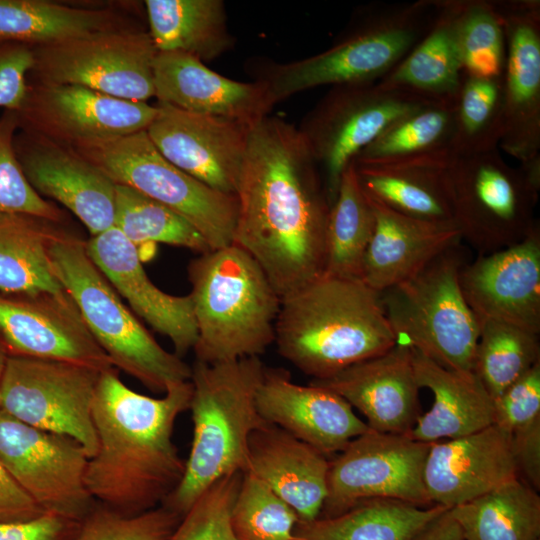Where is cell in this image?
<instances>
[{"instance_id": "7bdbcfd3", "label": "cell", "mask_w": 540, "mask_h": 540, "mask_svg": "<svg viewBox=\"0 0 540 540\" xmlns=\"http://www.w3.org/2000/svg\"><path fill=\"white\" fill-rule=\"evenodd\" d=\"M299 522L293 508L250 472L243 473L231 510L239 540H293Z\"/></svg>"}, {"instance_id": "f35d334b", "label": "cell", "mask_w": 540, "mask_h": 540, "mask_svg": "<svg viewBox=\"0 0 540 540\" xmlns=\"http://www.w3.org/2000/svg\"><path fill=\"white\" fill-rule=\"evenodd\" d=\"M503 75L463 74L454 100L452 153L469 155L497 150L503 135Z\"/></svg>"}, {"instance_id": "e0dca14e", "label": "cell", "mask_w": 540, "mask_h": 540, "mask_svg": "<svg viewBox=\"0 0 540 540\" xmlns=\"http://www.w3.org/2000/svg\"><path fill=\"white\" fill-rule=\"evenodd\" d=\"M0 343L8 355L80 364L100 371L113 365L65 291L0 293Z\"/></svg>"}, {"instance_id": "44dd1931", "label": "cell", "mask_w": 540, "mask_h": 540, "mask_svg": "<svg viewBox=\"0 0 540 540\" xmlns=\"http://www.w3.org/2000/svg\"><path fill=\"white\" fill-rule=\"evenodd\" d=\"M15 150L33 189L69 209L91 236L114 226L116 184L73 148L23 132Z\"/></svg>"}, {"instance_id": "f5cc1de1", "label": "cell", "mask_w": 540, "mask_h": 540, "mask_svg": "<svg viewBox=\"0 0 540 540\" xmlns=\"http://www.w3.org/2000/svg\"><path fill=\"white\" fill-rule=\"evenodd\" d=\"M412 540H463V537L448 509L430 522Z\"/></svg>"}, {"instance_id": "e575fe53", "label": "cell", "mask_w": 540, "mask_h": 540, "mask_svg": "<svg viewBox=\"0 0 540 540\" xmlns=\"http://www.w3.org/2000/svg\"><path fill=\"white\" fill-rule=\"evenodd\" d=\"M52 222L22 213H0V293L65 291L48 256Z\"/></svg>"}, {"instance_id": "277c9868", "label": "cell", "mask_w": 540, "mask_h": 540, "mask_svg": "<svg viewBox=\"0 0 540 540\" xmlns=\"http://www.w3.org/2000/svg\"><path fill=\"white\" fill-rule=\"evenodd\" d=\"M265 370L256 356L215 364L195 361L191 450L180 482L162 506L182 517L217 480L247 471L250 436L269 424L256 402Z\"/></svg>"}, {"instance_id": "d4e9b609", "label": "cell", "mask_w": 540, "mask_h": 540, "mask_svg": "<svg viewBox=\"0 0 540 540\" xmlns=\"http://www.w3.org/2000/svg\"><path fill=\"white\" fill-rule=\"evenodd\" d=\"M517 476L511 435L494 424L469 435L430 443L423 472L432 505L449 509Z\"/></svg>"}, {"instance_id": "ac0fdd59", "label": "cell", "mask_w": 540, "mask_h": 540, "mask_svg": "<svg viewBox=\"0 0 540 540\" xmlns=\"http://www.w3.org/2000/svg\"><path fill=\"white\" fill-rule=\"evenodd\" d=\"M156 106L146 132L157 150L200 182L236 196L250 125L164 103Z\"/></svg>"}, {"instance_id": "f1b7e54d", "label": "cell", "mask_w": 540, "mask_h": 540, "mask_svg": "<svg viewBox=\"0 0 540 540\" xmlns=\"http://www.w3.org/2000/svg\"><path fill=\"white\" fill-rule=\"evenodd\" d=\"M453 153L386 162L353 163L372 199L403 215L453 224L449 166Z\"/></svg>"}, {"instance_id": "3957f363", "label": "cell", "mask_w": 540, "mask_h": 540, "mask_svg": "<svg viewBox=\"0 0 540 540\" xmlns=\"http://www.w3.org/2000/svg\"><path fill=\"white\" fill-rule=\"evenodd\" d=\"M278 353L312 379H325L396 344L380 293L360 279L322 275L281 298Z\"/></svg>"}, {"instance_id": "681fc988", "label": "cell", "mask_w": 540, "mask_h": 540, "mask_svg": "<svg viewBox=\"0 0 540 540\" xmlns=\"http://www.w3.org/2000/svg\"><path fill=\"white\" fill-rule=\"evenodd\" d=\"M79 523L45 514L21 523H0V540H70Z\"/></svg>"}, {"instance_id": "ee69618b", "label": "cell", "mask_w": 540, "mask_h": 540, "mask_svg": "<svg viewBox=\"0 0 540 540\" xmlns=\"http://www.w3.org/2000/svg\"><path fill=\"white\" fill-rule=\"evenodd\" d=\"M17 115L5 110L0 117V213H22L50 222H60L59 208L45 200L30 185L15 150Z\"/></svg>"}, {"instance_id": "1f68e13d", "label": "cell", "mask_w": 540, "mask_h": 540, "mask_svg": "<svg viewBox=\"0 0 540 540\" xmlns=\"http://www.w3.org/2000/svg\"><path fill=\"white\" fill-rule=\"evenodd\" d=\"M144 5L158 52H182L208 62L233 45L222 0H146Z\"/></svg>"}, {"instance_id": "5bb4252c", "label": "cell", "mask_w": 540, "mask_h": 540, "mask_svg": "<svg viewBox=\"0 0 540 540\" xmlns=\"http://www.w3.org/2000/svg\"><path fill=\"white\" fill-rule=\"evenodd\" d=\"M430 443L406 434L367 430L329 460L327 496L319 517L340 514L369 499L432 506L424 484Z\"/></svg>"}, {"instance_id": "bcb514c9", "label": "cell", "mask_w": 540, "mask_h": 540, "mask_svg": "<svg viewBox=\"0 0 540 540\" xmlns=\"http://www.w3.org/2000/svg\"><path fill=\"white\" fill-rule=\"evenodd\" d=\"M242 476L234 472L207 488L167 540H239L232 529L231 510Z\"/></svg>"}, {"instance_id": "8d00e7d4", "label": "cell", "mask_w": 540, "mask_h": 540, "mask_svg": "<svg viewBox=\"0 0 540 540\" xmlns=\"http://www.w3.org/2000/svg\"><path fill=\"white\" fill-rule=\"evenodd\" d=\"M374 227L373 208L352 163L344 172L330 206L324 275L360 279L363 258Z\"/></svg>"}, {"instance_id": "cb8c5ba5", "label": "cell", "mask_w": 540, "mask_h": 540, "mask_svg": "<svg viewBox=\"0 0 540 540\" xmlns=\"http://www.w3.org/2000/svg\"><path fill=\"white\" fill-rule=\"evenodd\" d=\"M86 250L134 313L171 340L177 356L194 348L197 327L190 294L174 296L159 289L147 276L138 248L117 227L92 236Z\"/></svg>"}, {"instance_id": "f6af8a7d", "label": "cell", "mask_w": 540, "mask_h": 540, "mask_svg": "<svg viewBox=\"0 0 540 540\" xmlns=\"http://www.w3.org/2000/svg\"><path fill=\"white\" fill-rule=\"evenodd\" d=\"M181 518L162 505L126 515L98 503L70 540H167Z\"/></svg>"}, {"instance_id": "d590c367", "label": "cell", "mask_w": 540, "mask_h": 540, "mask_svg": "<svg viewBox=\"0 0 540 540\" xmlns=\"http://www.w3.org/2000/svg\"><path fill=\"white\" fill-rule=\"evenodd\" d=\"M115 12L46 0H0V42L31 47L121 28Z\"/></svg>"}, {"instance_id": "7dc6e473", "label": "cell", "mask_w": 540, "mask_h": 540, "mask_svg": "<svg viewBox=\"0 0 540 540\" xmlns=\"http://www.w3.org/2000/svg\"><path fill=\"white\" fill-rule=\"evenodd\" d=\"M493 424L511 435L540 419V361L493 400Z\"/></svg>"}, {"instance_id": "d6a6232c", "label": "cell", "mask_w": 540, "mask_h": 540, "mask_svg": "<svg viewBox=\"0 0 540 540\" xmlns=\"http://www.w3.org/2000/svg\"><path fill=\"white\" fill-rule=\"evenodd\" d=\"M448 509L441 505L420 507L392 499H369L335 516L298 522L293 540H412Z\"/></svg>"}, {"instance_id": "4316f807", "label": "cell", "mask_w": 540, "mask_h": 540, "mask_svg": "<svg viewBox=\"0 0 540 540\" xmlns=\"http://www.w3.org/2000/svg\"><path fill=\"white\" fill-rule=\"evenodd\" d=\"M369 200L375 227L360 279L379 293L411 278L437 256L460 244V232L453 224L415 219L371 197Z\"/></svg>"}, {"instance_id": "8fae6325", "label": "cell", "mask_w": 540, "mask_h": 540, "mask_svg": "<svg viewBox=\"0 0 540 540\" xmlns=\"http://www.w3.org/2000/svg\"><path fill=\"white\" fill-rule=\"evenodd\" d=\"M430 100L378 83L333 86L298 128L321 173L330 206L361 150Z\"/></svg>"}, {"instance_id": "c3c4849f", "label": "cell", "mask_w": 540, "mask_h": 540, "mask_svg": "<svg viewBox=\"0 0 540 540\" xmlns=\"http://www.w3.org/2000/svg\"><path fill=\"white\" fill-rule=\"evenodd\" d=\"M34 66L33 47L0 42V108L19 112L28 95L27 82Z\"/></svg>"}, {"instance_id": "7402d4cb", "label": "cell", "mask_w": 540, "mask_h": 540, "mask_svg": "<svg viewBox=\"0 0 540 540\" xmlns=\"http://www.w3.org/2000/svg\"><path fill=\"white\" fill-rule=\"evenodd\" d=\"M257 408L264 420L310 445L325 457L340 453L369 430L337 393L313 384L294 383L289 371L266 367Z\"/></svg>"}, {"instance_id": "7a4b0ae2", "label": "cell", "mask_w": 540, "mask_h": 540, "mask_svg": "<svg viewBox=\"0 0 540 540\" xmlns=\"http://www.w3.org/2000/svg\"><path fill=\"white\" fill-rule=\"evenodd\" d=\"M192 392L186 381L153 398L126 386L114 367L101 372L92 404L98 446L85 471L96 502L126 515L162 504L184 473L172 435Z\"/></svg>"}, {"instance_id": "60d3db41", "label": "cell", "mask_w": 540, "mask_h": 540, "mask_svg": "<svg viewBox=\"0 0 540 540\" xmlns=\"http://www.w3.org/2000/svg\"><path fill=\"white\" fill-rule=\"evenodd\" d=\"M474 372L494 400L540 361L539 334L493 320H478Z\"/></svg>"}, {"instance_id": "484cf974", "label": "cell", "mask_w": 540, "mask_h": 540, "mask_svg": "<svg viewBox=\"0 0 540 540\" xmlns=\"http://www.w3.org/2000/svg\"><path fill=\"white\" fill-rule=\"evenodd\" d=\"M153 75L158 102L191 113L251 125L269 115L275 105L263 80L242 82L227 78L182 52H158Z\"/></svg>"}, {"instance_id": "2e32d148", "label": "cell", "mask_w": 540, "mask_h": 540, "mask_svg": "<svg viewBox=\"0 0 540 540\" xmlns=\"http://www.w3.org/2000/svg\"><path fill=\"white\" fill-rule=\"evenodd\" d=\"M157 106L107 95L83 86L37 83L29 86L19 128L75 147L146 130Z\"/></svg>"}, {"instance_id": "30bf717a", "label": "cell", "mask_w": 540, "mask_h": 540, "mask_svg": "<svg viewBox=\"0 0 540 540\" xmlns=\"http://www.w3.org/2000/svg\"><path fill=\"white\" fill-rule=\"evenodd\" d=\"M453 223L461 240L479 255L524 240L538 224L534 209L539 193L519 168L510 166L498 149L452 156L449 166Z\"/></svg>"}, {"instance_id": "816d5d0a", "label": "cell", "mask_w": 540, "mask_h": 540, "mask_svg": "<svg viewBox=\"0 0 540 540\" xmlns=\"http://www.w3.org/2000/svg\"><path fill=\"white\" fill-rule=\"evenodd\" d=\"M45 515L0 462V523H21Z\"/></svg>"}, {"instance_id": "4dcf8cb0", "label": "cell", "mask_w": 540, "mask_h": 540, "mask_svg": "<svg viewBox=\"0 0 540 540\" xmlns=\"http://www.w3.org/2000/svg\"><path fill=\"white\" fill-rule=\"evenodd\" d=\"M459 11L460 0H435L432 20L424 36L377 83L430 101H454L463 78Z\"/></svg>"}, {"instance_id": "83f0119b", "label": "cell", "mask_w": 540, "mask_h": 540, "mask_svg": "<svg viewBox=\"0 0 540 540\" xmlns=\"http://www.w3.org/2000/svg\"><path fill=\"white\" fill-rule=\"evenodd\" d=\"M329 460L285 430L268 424L249 439L250 472L296 512L299 522L319 517L327 496Z\"/></svg>"}, {"instance_id": "d6986e66", "label": "cell", "mask_w": 540, "mask_h": 540, "mask_svg": "<svg viewBox=\"0 0 540 540\" xmlns=\"http://www.w3.org/2000/svg\"><path fill=\"white\" fill-rule=\"evenodd\" d=\"M494 3L506 41L499 147L521 163L540 154V1Z\"/></svg>"}, {"instance_id": "ffe728a7", "label": "cell", "mask_w": 540, "mask_h": 540, "mask_svg": "<svg viewBox=\"0 0 540 540\" xmlns=\"http://www.w3.org/2000/svg\"><path fill=\"white\" fill-rule=\"evenodd\" d=\"M459 281L477 320H493L539 334V223L521 242L464 264Z\"/></svg>"}, {"instance_id": "9a60e30c", "label": "cell", "mask_w": 540, "mask_h": 540, "mask_svg": "<svg viewBox=\"0 0 540 540\" xmlns=\"http://www.w3.org/2000/svg\"><path fill=\"white\" fill-rule=\"evenodd\" d=\"M89 457L75 439L0 409V462L45 514L80 523L97 502L85 485Z\"/></svg>"}, {"instance_id": "74e56055", "label": "cell", "mask_w": 540, "mask_h": 540, "mask_svg": "<svg viewBox=\"0 0 540 540\" xmlns=\"http://www.w3.org/2000/svg\"><path fill=\"white\" fill-rule=\"evenodd\" d=\"M453 135L454 101H429L389 126L353 163L452 153Z\"/></svg>"}, {"instance_id": "836d02e7", "label": "cell", "mask_w": 540, "mask_h": 540, "mask_svg": "<svg viewBox=\"0 0 540 540\" xmlns=\"http://www.w3.org/2000/svg\"><path fill=\"white\" fill-rule=\"evenodd\" d=\"M449 511L463 540H540V496L519 476Z\"/></svg>"}, {"instance_id": "6da1fadb", "label": "cell", "mask_w": 540, "mask_h": 540, "mask_svg": "<svg viewBox=\"0 0 540 540\" xmlns=\"http://www.w3.org/2000/svg\"><path fill=\"white\" fill-rule=\"evenodd\" d=\"M233 243L281 298L324 274L330 204L298 128L267 115L250 125Z\"/></svg>"}, {"instance_id": "4fadbf2b", "label": "cell", "mask_w": 540, "mask_h": 540, "mask_svg": "<svg viewBox=\"0 0 540 540\" xmlns=\"http://www.w3.org/2000/svg\"><path fill=\"white\" fill-rule=\"evenodd\" d=\"M101 372L80 364L8 355L0 409L32 427L75 439L91 458L98 446L92 404Z\"/></svg>"}, {"instance_id": "8992f818", "label": "cell", "mask_w": 540, "mask_h": 540, "mask_svg": "<svg viewBox=\"0 0 540 540\" xmlns=\"http://www.w3.org/2000/svg\"><path fill=\"white\" fill-rule=\"evenodd\" d=\"M48 256L56 278L113 367L156 392L190 381L192 367L166 351L123 304L89 257L86 241L55 229Z\"/></svg>"}, {"instance_id": "7c38bea8", "label": "cell", "mask_w": 540, "mask_h": 540, "mask_svg": "<svg viewBox=\"0 0 540 540\" xmlns=\"http://www.w3.org/2000/svg\"><path fill=\"white\" fill-rule=\"evenodd\" d=\"M37 83L83 86L114 97H154L158 53L149 32L114 28L33 47Z\"/></svg>"}, {"instance_id": "603a6c76", "label": "cell", "mask_w": 540, "mask_h": 540, "mask_svg": "<svg viewBox=\"0 0 540 540\" xmlns=\"http://www.w3.org/2000/svg\"><path fill=\"white\" fill-rule=\"evenodd\" d=\"M309 383L340 395L366 418L369 429L377 432L406 434L421 415L420 387L412 350L406 345L396 343L378 356Z\"/></svg>"}, {"instance_id": "b9f144b4", "label": "cell", "mask_w": 540, "mask_h": 540, "mask_svg": "<svg viewBox=\"0 0 540 540\" xmlns=\"http://www.w3.org/2000/svg\"><path fill=\"white\" fill-rule=\"evenodd\" d=\"M458 37L463 74L503 75L506 41L494 0H460Z\"/></svg>"}, {"instance_id": "f907efd6", "label": "cell", "mask_w": 540, "mask_h": 540, "mask_svg": "<svg viewBox=\"0 0 540 540\" xmlns=\"http://www.w3.org/2000/svg\"><path fill=\"white\" fill-rule=\"evenodd\" d=\"M511 447L518 476L540 489V419L511 434Z\"/></svg>"}, {"instance_id": "db71d44e", "label": "cell", "mask_w": 540, "mask_h": 540, "mask_svg": "<svg viewBox=\"0 0 540 540\" xmlns=\"http://www.w3.org/2000/svg\"><path fill=\"white\" fill-rule=\"evenodd\" d=\"M7 358H8V354L6 350L4 349L3 345L0 343V392H1V383H2V378H3Z\"/></svg>"}, {"instance_id": "ab89813d", "label": "cell", "mask_w": 540, "mask_h": 540, "mask_svg": "<svg viewBox=\"0 0 540 540\" xmlns=\"http://www.w3.org/2000/svg\"><path fill=\"white\" fill-rule=\"evenodd\" d=\"M114 226L137 248L165 243L198 254L210 249L202 235L182 216L138 190L116 184Z\"/></svg>"}, {"instance_id": "52a82bcc", "label": "cell", "mask_w": 540, "mask_h": 540, "mask_svg": "<svg viewBox=\"0 0 540 540\" xmlns=\"http://www.w3.org/2000/svg\"><path fill=\"white\" fill-rule=\"evenodd\" d=\"M435 0L373 4L331 47L313 56L278 64L261 79L276 104L315 87L377 83L426 33Z\"/></svg>"}, {"instance_id": "5b68a950", "label": "cell", "mask_w": 540, "mask_h": 540, "mask_svg": "<svg viewBox=\"0 0 540 540\" xmlns=\"http://www.w3.org/2000/svg\"><path fill=\"white\" fill-rule=\"evenodd\" d=\"M188 278L196 361L259 357L274 343L281 297L244 249L232 243L199 254L189 263Z\"/></svg>"}, {"instance_id": "ba28073f", "label": "cell", "mask_w": 540, "mask_h": 540, "mask_svg": "<svg viewBox=\"0 0 540 540\" xmlns=\"http://www.w3.org/2000/svg\"><path fill=\"white\" fill-rule=\"evenodd\" d=\"M464 264L457 244L411 278L380 292V300L396 343L445 368L473 372L479 323L460 287Z\"/></svg>"}, {"instance_id": "9c48e42d", "label": "cell", "mask_w": 540, "mask_h": 540, "mask_svg": "<svg viewBox=\"0 0 540 540\" xmlns=\"http://www.w3.org/2000/svg\"><path fill=\"white\" fill-rule=\"evenodd\" d=\"M71 148L115 184L130 186L182 216L211 250L233 243L237 197L207 186L172 164L146 130Z\"/></svg>"}, {"instance_id": "f546056e", "label": "cell", "mask_w": 540, "mask_h": 540, "mask_svg": "<svg viewBox=\"0 0 540 540\" xmlns=\"http://www.w3.org/2000/svg\"><path fill=\"white\" fill-rule=\"evenodd\" d=\"M416 381L433 394L431 408L421 414L407 433L412 439L433 443L480 431L493 424V399L473 372L451 370L412 349Z\"/></svg>"}]
</instances>
